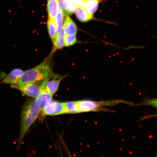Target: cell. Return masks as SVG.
<instances>
[{"instance_id":"1","label":"cell","mask_w":157,"mask_h":157,"mask_svg":"<svg viewBox=\"0 0 157 157\" xmlns=\"http://www.w3.org/2000/svg\"><path fill=\"white\" fill-rule=\"evenodd\" d=\"M41 111L35 105L34 100H29L23 105L21 114L20 132L17 142L18 149L29 129L38 118Z\"/></svg>"},{"instance_id":"2","label":"cell","mask_w":157,"mask_h":157,"mask_svg":"<svg viewBox=\"0 0 157 157\" xmlns=\"http://www.w3.org/2000/svg\"><path fill=\"white\" fill-rule=\"evenodd\" d=\"M50 59V58H47L39 65L24 72L17 85L29 83L40 84L48 79L52 75Z\"/></svg>"},{"instance_id":"3","label":"cell","mask_w":157,"mask_h":157,"mask_svg":"<svg viewBox=\"0 0 157 157\" xmlns=\"http://www.w3.org/2000/svg\"><path fill=\"white\" fill-rule=\"evenodd\" d=\"M78 103L79 113L99 111L114 113V111L104 108V107L113 106L121 103L126 104L131 106L134 104L132 102L123 100H111L101 101L84 100L78 101Z\"/></svg>"},{"instance_id":"4","label":"cell","mask_w":157,"mask_h":157,"mask_svg":"<svg viewBox=\"0 0 157 157\" xmlns=\"http://www.w3.org/2000/svg\"><path fill=\"white\" fill-rule=\"evenodd\" d=\"M46 80L40 84L29 83L21 85L11 86V87L20 90L25 95L36 99L44 90Z\"/></svg>"},{"instance_id":"5","label":"cell","mask_w":157,"mask_h":157,"mask_svg":"<svg viewBox=\"0 0 157 157\" xmlns=\"http://www.w3.org/2000/svg\"><path fill=\"white\" fill-rule=\"evenodd\" d=\"M45 115L54 116L66 113L64 103L51 101L42 110Z\"/></svg>"},{"instance_id":"6","label":"cell","mask_w":157,"mask_h":157,"mask_svg":"<svg viewBox=\"0 0 157 157\" xmlns=\"http://www.w3.org/2000/svg\"><path fill=\"white\" fill-rule=\"evenodd\" d=\"M64 76L52 75L46 80L44 90L47 93L53 95L58 91L60 82Z\"/></svg>"},{"instance_id":"7","label":"cell","mask_w":157,"mask_h":157,"mask_svg":"<svg viewBox=\"0 0 157 157\" xmlns=\"http://www.w3.org/2000/svg\"><path fill=\"white\" fill-rule=\"evenodd\" d=\"M24 72L20 69H15L5 76L0 82V84H10L11 86L17 85Z\"/></svg>"},{"instance_id":"8","label":"cell","mask_w":157,"mask_h":157,"mask_svg":"<svg viewBox=\"0 0 157 157\" xmlns=\"http://www.w3.org/2000/svg\"><path fill=\"white\" fill-rule=\"evenodd\" d=\"M52 95L44 90L38 97L34 100L35 105L41 111H42L46 106L52 101Z\"/></svg>"},{"instance_id":"9","label":"cell","mask_w":157,"mask_h":157,"mask_svg":"<svg viewBox=\"0 0 157 157\" xmlns=\"http://www.w3.org/2000/svg\"><path fill=\"white\" fill-rule=\"evenodd\" d=\"M60 9L58 0H48L47 10L49 19L55 21Z\"/></svg>"},{"instance_id":"10","label":"cell","mask_w":157,"mask_h":157,"mask_svg":"<svg viewBox=\"0 0 157 157\" xmlns=\"http://www.w3.org/2000/svg\"><path fill=\"white\" fill-rule=\"evenodd\" d=\"M106 0H84L82 7L88 13L93 14L98 9L99 4Z\"/></svg>"},{"instance_id":"11","label":"cell","mask_w":157,"mask_h":157,"mask_svg":"<svg viewBox=\"0 0 157 157\" xmlns=\"http://www.w3.org/2000/svg\"><path fill=\"white\" fill-rule=\"evenodd\" d=\"M63 29L66 35H76L77 32L75 23L68 16L65 18Z\"/></svg>"},{"instance_id":"12","label":"cell","mask_w":157,"mask_h":157,"mask_svg":"<svg viewBox=\"0 0 157 157\" xmlns=\"http://www.w3.org/2000/svg\"><path fill=\"white\" fill-rule=\"evenodd\" d=\"M75 12L76 17L82 22H87L94 18L93 14L88 13L82 7H78Z\"/></svg>"},{"instance_id":"13","label":"cell","mask_w":157,"mask_h":157,"mask_svg":"<svg viewBox=\"0 0 157 157\" xmlns=\"http://www.w3.org/2000/svg\"><path fill=\"white\" fill-rule=\"evenodd\" d=\"M64 19V12L60 7L57 15L55 23L56 28L57 36L59 34L63 29Z\"/></svg>"},{"instance_id":"14","label":"cell","mask_w":157,"mask_h":157,"mask_svg":"<svg viewBox=\"0 0 157 157\" xmlns=\"http://www.w3.org/2000/svg\"><path fill=\"white\" fill-rule=\"evenodd\" d=\"M48 28L49 35L54 44L57 38L56 28L55 21L48 18Z\"/></svg>"},{"instance_id":"15","label":"cell","mask_w":157,"mask_h":157,"mask_svg":"<svg viewBox=\"0 0 157 157\" xmlns=\"http://www.w3.org/2000/svg\"><path fill=\"white\" fill-rule=\"evenodd\" d=\"M66 113H78V101H72L64 103Z\"/></svg>"},{"instance_id":"16","label":"cell","mask_w":157,"mask_h":157,"mask_svg":"<svg viewBox=\"0 0 157 157\" xmlns=\"http://www.w3.org/2000/svg\"><path fill=\"white\" fill-rule=\"evenodd\" d=\"M65 34L63 29L59 34L57 36L56 42L54 43V50H59L65 46Z\"/></svg>"},{"instance_id":"17","label":"cell","mask_w":157,"mask_h":157,"mask_svg":"<svg viewBox=\"0 0 157 157\" xmlns=\"http://www.w3.org/2000/svg\"><path fill=\"white\" fill-rule=\"evenodd\" d=\"M140 105H148L152 107L157 109V98L156 99H145L142 103L137 105H133V106H137Z\"/></svg>"},{"instance_id":"18","label":"cell","mask_w":157,"mask_h":157,"mask_svg":"<svg viewBox=\"0 0 157 157\" xmlns=\"http://www.w3.org/2000/svg\"><path fill=\"white\" fill-rule=\"evenodd\" d=\"M77 41L75 35H66L65 40V46H72L75 44Z\"/></svg>"},{"instance_id":"19","label":"cell","mask_w":157,"mask_h":157,"mask_svg":"<svg viewBox=\"0 0 157 157\" xmlns=\"http://www.w3.org/2000/svg\"><path fill=\"white\" fill-rule=\"evenodd\" d=\"M84 0H69L72 4L77 7H82Z\"/></svg>"},{"instance_id":"20","label":"cell","mask_w":157,"mask_h":157,"mask_svg":"<svg viewBox=\"0 0 157 157\" xmlns=\"http://www.w3.org/2000/svg\"><path fill=\"white\" fill-rule=\"evenodd\" d=\"M156 117H157V114H156L155 115H149L146 116H145L142 117V118L141 119V120H146L148 119L151 118Z\"/></svg>"}]
</instances>
